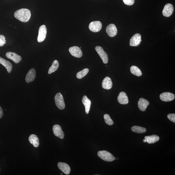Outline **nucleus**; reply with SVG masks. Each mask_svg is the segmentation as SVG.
I'll return each mask as SVG.
<instances>
[{
    "label": "nucleus",
    "mask_w": 175,
    "mask_h": 175,
    "mask_svg": "<svg viewBox=\"0 0 175 175\" xmlns=\"http://www.w3.org/2000/svg\"><path fill=\"white\" fill-rule=\"evenodd\" d=\"M14 16L19 20L26 23L29 20L31 16V13L28 9H21L16 11Z\"/></svg>",
    "instance_id": "nucleus-1"
},
{
    "label": "nucleus",
    "mask_w": 175,
    "mask_h": 175,
    "mask_svg": "<svg viewBox=\"0 0 175 175\" xmlns=\"http://www.w3.org/2000/svg\"><path fill=\"white\" fill-rule=\"evenodd\" d=\"M97 155L102 159L107 162H112L116 159L111 154L106 151H99Z\"/></svg>",
    "instance_id": "nucleus-2"
},
{
    "label": "nucleus",
    "mask_w": 175,
    "mask_h": 175,
    "mask_svg": "<svg viewBox=\"0 0 175 175\" xmlns=\"http://www.w3.org/2000/svg\"><path fill=\"white\" fill-rule=\"evenodd\" d=\"M55 104L58 109L60 110L64 109L65 105L63 96L60 93H57L55 97Z\"/></svg>",
    "instance_id": "nucleus-3"
},
{
    "label": "nucleus",
    "mask_w": 175,
    "mask_h": 175,
    "mask_svg": "<svg viewBox=\"0 0 175 175\" xmlns=\"http://www.w3.org/2000/svg\"><path fill=\"white\" fill-rule=\"evenodd\" d=\"M47 34V29L45 25L41 26L39 30L38 35L37 41L39 43L42 42L44 41L46 37Z\"/></svg>",
    "instance_id": "nucleus-4"
},
{
    "label": "nucleus",
    "mask_w": 175,
    "mask_h": 175,
    "mask_svg": "<svg viewBox=\"0 0 175 175\" xmlns=\"http://www.w3.org/2000/svg\"><path fill=\"white\" fill-rule=\"evenodd\" d=\"M95 49L97 53L101 58L104 64H107L108 62V58L107 54L105 52L102 48L100 46H97Z\"/></svg>",
    "instance_id": "nucleus-5"
},
{
    "label": "nucleus",
    "mask_w": 175,
    "mask_h": 175,
    "mask_svg": "<svg viewBox=\"0 0 175 175\" xmlns=\"http://www.w3.org/2000/svg\"><path fill=\"white\" fill-rule=\"evenodd\" d=\"M102 24L100 21H93L90 24L89 28L93 32H98L102 29Z\"/></svg>",
    "instance_id": "nucleus-6"
},
{
    "label": "nucleus",
    "mask_w": 175,
    "mask_h": 175,
    "mask_svg": "<svg viewBox=\"0 0 175 175\" xmlns=\"http://www.w3.org/2000/svg\"><path fill=\"white\" fill-rule=\"evenodd\" d=\"M71 54L73 57L77 58L81 57L82 56V53L81 49L79 47L74 46L69 49Z\"/></svg>",
    "instance_id": "nucleus-7"
},
{
    "label": "nucleus",
    "mask_w": 175,
    "mask_h": 175,
    "mask_svg": "<svg viewBox=\"0 0 175 175\" xmlns=\"http://www.w3.org/2000/svg\"><path fill=\"white\" fill-rule=\"evenodd\" d=\"M53 130L54 134L56 137L62 139L64 137V133L62 130V127L59 125H55L53 127Z\"/></svg>",
    "instance_id": "nucleus-8"
},
{
    "label": "nucleus",
    "mask_w": 175,
    "mask_h": 175,
    "mask_svg": "<svg viewBox=\"0 0 175 175\" xmlns=\"http://www.w3.org/2000/svg\"><path fill=\"white\" fill-rule=\"evenodd\" d=\"M141 41V35L139 34H136L130 39V45L132 46H137L140 45Z\"/></svg>",
    "instance_id": "nucleus-9"
},
{
    "label": "nucleus",
    "mask_w": 175,
    "mask_h": 175,
    "mask_svg": "<svg viewBox=\"0 0 175 175\" xmlns=\"http://www.w3.org/2000/svg\"><path fill=\"white\" fill-rule=\"evenodd\" d=\"M174 10L173 5L171 4H166L163 11V15L165 17H169L173 14Z\"/></svg>",
    "instance_id": "nucleus-10"
},
{
    "label": "nucleus",
    "mask_w": 175,
    "mask_h": 175,
    "mask_svg": "<svg viewBox=\"0 0 175 175\" xmlns=\"http://www.w3.org/2000/svg\"><path fill=\"white\" fill-rule=\"evenodd\" d=\"M6 57L9 59L13 61L15 63L17 64L20 62L22 60L20 55L12 52H8L6 54Z\"/></svg>",
    "instance_id": "nucleus-11"
},
{
    "label": "nucleus",
    "mask_w": 175,
    "mask_h": 175,
    "mask_svg": "<svg viewBox=\"0 0 175 175\" xmlns=\"http://www.w3.org/2000/svg\"><path fill=\"white\" fill-rule=\"evenodd\" d=\"M160 97L161 100L168 102L173 101L175 98V95L170 93L165 92L161 94Z\"/></svg>",
    "instance_id": "nucleus-12"
},
{
    "label": "nucleus",
    "mask_w": 175,
    "mask_h": 175,
    "mask_svg": "<svg viewBox=\"0 0 175 175\" xmlns=\"http://www.w3.org/2000/svg\"><path fill=\"white\" fill-rule=\"evenodd\" d=\"M106 32L110 37H113L117 34L118 30L115 25L111 24L107 27Z\"/></svg>",
    "instance_id": "nucleus-13"
},
{
    "label": "nucleus",
    "mask_w": 175,
    "mask_h": 175,
    "mask_svg": "<svg viewBox=\"0 0 175 175\" xmlns=\"http://www.w3.org/2000/svg\"><path fill=\"white\" fill-rule=\"evenodd\" d=\"M58 168L65 174L68 175L70 173L71 169L70 167L64 163L59 162L57 164Z\"/></svg>",
    "instance_id": "nucleus-14"
},
{
    "label": "nucleus",
    "mask_w": 175,
    "mask_h": 175,
    "mask_svg": "<svg viewBox=\"0 0 175 175\" xmlns=\"http://www.w3.org/2000/svg\"><path fill=\"white\" fill-rule=\"evenodd\" d=\"M149 104L147 100L143 98H140L138 102V107L141 111L144 112Z\"/></svg>",
    "instance_id": "nucleus-15"
},
{
    "label": "nucleus",
    "mask_w": 175,
    "mask_h": 175,
    "mask_svg": "<svg viewBox=\"0 0 175 175\" xmlns=\"http://www.w3.org/2000/svg\"><path fill=\"white\" fill-rule=\"evenodd\" d=\"M118 102L122 104H126L129 103V100L127 94L124 92H121L118 97Z\"/></svg>",
    "instance_id": "nucleus-16"
},
{
    "label": "nucleus",
    "mask_w": 175,
    "mask_h": 175,
    "mask_svg": "<svg viewBox=\"0 0 175 175\" xmlns=\"http://www.w3.org/2000/svg\"><path fill=\"white\" fill-rule=\"evenodd\" d=\"M113 83L111 79L109 77H106L103 80L102 86L103 88L107 90H110L112 87Z\"/></svg>",
    "instance_id": "nucleus-17"
},
{
    "label": "nucleus",
    "mask_w": 175,
    "mask_h": 175,
    "mask_svg": "<svg viewBox=\"0 0 175 175\" xmlns=\"http://www.w3.org/2000/svg\"><path fill=\"white\" fill-rule=\"evenodd\" d=\"M36 71L35 69L32 68L30 69L26 75V82L29 83L34 81L36 77Z\"/></svg>",
    "instance_id": "nucleus-18"
},
{
    "label": "nucleus",
    "mask_w": 175,
    "mask_h": 175,
    "mask_svg": "<svg viewBox=\"0 0 175 175\" xmlns=\"http://www.w3.org/2000/svg\"><path fill=\"white\" fill-rule=\"evenodd\" d=\"M0 63L6 68L8 73H11L12 68V63L1 57H0Z\"/></svg>",
    "instance_id": "nucleus-19"
},
{
    "label": "nucleus",
    "mask_w": 175,
    "mask_h": 175,
    "mask_svg": "<svg viewBox=\"0 0 175 175\" xmlns=\"http://www.w3.org/2000/svg\"><path fill=\"white\" fill-rule=\"evenodd\" d=\"M82 102L85 107V112L88 114L91 108V102L90 100L86 96L84 95L82 97Z\"/></svg>",
    "instance_id": "nucleus-20"
},
{
    "label": "nucleus",
    "mask_w": 175,
    "mask_h": 175,
    "mask_svg": "<svg viewBox=\"0 0 175 175\" xmlns=\"http://www.w3.org/2000/svg\"><path fill=\"white\" fill-rule=\"evenodd\" d=\"M29 141L30 144L35 148L38 147L39 145V141L37 136L34 134H32L30 136Z\"/></svg>",
    "instance_id": "nucleus-21"
},
{
    "label": "nucleus",
    "mask_w": 175,
    "mask_h": 175,
    "mask_svg": "<svg viewBox=\"0 0 175 175\" xmlns=\"http://www.w3.org/2000/svg\"><path fill=\"white\" fill-rule=\"evenodd\" d=\"M145 138L147 140V142L149 144L155 143L159 141L160 139L159 136L156 135L146 136Z\"/></svg>",
    "instance_id": "nucleus-22"
},
{
    "label": "nucleus",
    "mask_w": 175,
    "mask_h": 175,
    "mask_svg": "<svg viewBox=\"0 0 175 175\" xmlns=\"http://www.w3.org/2000/svg\"><path fill=\"white\" fill-rule=\"evenodd\" d=\"M130 70L133 74L136 76L140 77L142 75V73L140 69L136 66H131V67L130 68Z\"/></svg>",
    "instance_id": "nucleus-23"
},
{
    "label": "nucleus",
    "mask_w": 175,
    "mask_h": 175,
    "mask_svg": "<svg viewBox=\"0 0 175 175\" xmlns=\"http://www.w3.org/2000/svg\"><path fill=\"white\" fill-rule=\"evenodd\" d=\"M59 64L57 60H55L53 62L52 66L50 68L48 71L49 74H51L56 71L58 67H59Z\"/></svg>",
    "instance_id": "nucleus-24"
},
{
    "label": "nucleus",
    "mask_w": 175,
    "mask_h": 175,
    "mask_svg": "<svg viewBox=\"0 0 175 175\" xmlns=\"http://www.w3.org/2000/svg\"><path fill=\"white\" fill-rule=\"evenodd\" d=\"M132 131L138 134H141L145 133L146 131V129L145 128L138 126H134L131 127Z\"/></svg>",
    "instance_id": "nucleus-25"
},
{
    "label": "nucleus",
    "mask_w": 175,
    "mask_h": 175,
    "mask_svg": "<svg viewBox=\"0 0 175 175\" xmlns=\"http://www.w3.org/2000/svg\"><path fill=\"white\" fill-rule=\"evenodd\" d=\"M89 71L88 68H85L83 69V70L80 71L77 74V77L79 79H81L82 78L84 77L88 73Z\"/></svg>",
    "instance_id": "nucleus-26"
},
{
    "label": "nucleus",
    "mask_w": 175,
    "mask_h": 175,
    "mask_svg": "<svg viewBox=\"0 0 175 175\" xmlns=\"http://www.w3.org/2000/svg\"><path fill=\"white\" fill-rule=\"evenodd\" d=\"M104 118L105 123L107 124L110 126H111L113 124V121L109 115L107 114H105L104 115Z\"/></svg>",
    "instance_id": "nucleus-27"
},
{
    "label": "nucleus",
    "mask_w": 175,
    "mask_h": 175,
    "mask_svg": "<svg viewBox=\"0 0 175 175\" xmlns=\"http://www.w3.org/2000/svg\"><path fill=\"white\" fill-rule=\"evenodd\" d=\"M167 118L169 120L175 123V114L174 113L169 114L167 115Z\"/></svg>",
    "instance_id": "nucleus-28"
},
{
    "label": "nucleus",
    "mask_w": 175,
    "mask_h": 175,
    "mask_svg": "<svg viewBox=\"0 0 175 175\" xmlns=\"http://www.w3.org/2000/svg\"><path fill=\"white\" fill-rule=\"evenodd\" d=\"M125 3L127 5L131 6L134 4L135 0H123Z\"/></svg>",
    "instance_id": "nucleus-29"
},
{
    "label": "nucleus",
    "mask_w": 175,
    "mask_h": 175,
    "mask_svg": "<svg viewBox=\"0 0 175 175\" xmlns=\"http://www.w3.org/2000/svg\"><path fill=\"white\" fill-rule=\"evenodd\" d=\"M0 40L4 44H5L6 43L5 37L3 35H0Z\"/></svg>",
    "instance_id": "nucleus-30"
},
{
    "label": "nucleus",
    "mask_w": 175,
    "mask_h": 175,
    "mask_svg": "<svg viewBox=\"0 0 175 175\" xmlns=\"http://www.w3.org/2000/svg\"><path fill=\"white\" fill-rule=\"evenodd\" d=\"M3 115V110L2 108L0 107V119L2 118Z\"/></svg>",
    "instance_id": "nucleus-31"
},
{
    "label": "nucleus",
    "mask_w": 175,
    "mask_h": 175,
    "mask_svg": "<svg viewBox=\"0 0 175 175\" xmlns=\"http://www.w3.org/2000/svg\"><path fill=\"white\" fill-rule=\"evenodd\" d=\"M4 45V44L2 43V42L0 40V46H3Z\"/></svg>",
    "instance_id": "nucleus-32"
},
{
    "label": "nucleus",
    "mask_w": 175,
    "mask_h": 175,
    "mask_svg": "<svg viewBox=\"0 0 175 175\" xmlns=\"http://www.w3.org/2000/svg\"><path fill=\"white\" fill-rule=\"evenodd\" d=\"M143 142L144 143L147 142V140L145 138V139H144L143 140Z\"/></svg>",
    "instance_id": "nucleus-33"
},
{
    "label": "nucleus",
    "mask_w": 175,
    "mask_h": 175,
    "mask_svg": "<svg viewBox=\"0 0 175 175\" xmlns=\"http://www.w3.org/2000/svg\"><path fill=\"white\" fill-rule=\"evenodd\" d=\"M60 174H61L62 175V173H61Z\"/></svg>",
    "instance_id": "nucleus-34"
},
{
    "label": "nucleus",
    "mask_w": 175,
    "mask_h": 175,
    "mask_svg": "<svg viewBox=\"0 0 175 175\" xmlns=\"http://www.w3.org/2000/svg\"><path fill=\"white\" fill-rule=\"evenodd\" d=\"M119 158H118L117 159H118Z\"/></svg>",
    "instance_id": "nucleus-35"
}]
</instances>
